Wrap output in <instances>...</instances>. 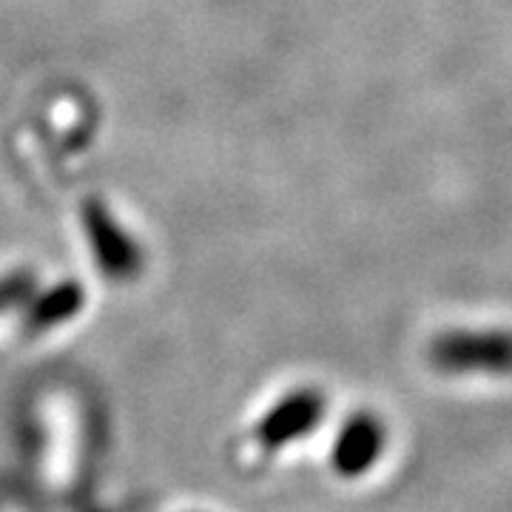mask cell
I'll list each match as a JSON object with an SVG mask.
<instances>
[{
	"instance_id": "1",
	"label": "cell",
	"mask_w": 512,
	"mask_h": 512,
	"mask_svg": "<svg viewBox=\"0 0 512 512\" xmlns=\"http://www.w3.org/2000/svg\"><path fill=\"white\" fill-rule=\"evenodd\" d=\"M430 362L444 373H512L510 330H450L430 345Z\"/></svg>"
},
{
	"instance_id": "5",
	"label": "cell",
	"mask_w": 512,
	"mask_h": 512,
	"mask_svg": "<svg viewBox=\"0 0 512 512\" xmlns=\"http://www.w3.org/2000/svg\"><path fill=\"white\" fill-rule=\"evenodd\" d=\"M29 276H9V279H3L0 282V313L9 311L12 305H18L20 299L29 293Z\"/></svg>"
},
{
	"instance_id": "3",
	"label": "cell",
	"mask_w": 512,
	"mask_h": 512,
	"mask_svg": "<svg viewBox=\"0 0 512 512\" xmlns=\"http://www.w3.org/2000/svg\"><path fill=\"white\" fill-rule=\"evenodd\" d=\"M384 441H387V430L379 416L353 413L333 444V453H330L333 470L342 478L365 476L384 453Z\"/></svg>"
},
{
	"instance_id": "4",
	"label": "cell",
	"mask_w": 512,
	"mask_h": 512,
	"mask_svg": "<svg viewBox=\"0 0 512 512\" xmlns=\"http://www.w3.org/2000/svg\"><path fill=\"white\" fill-rule=\"evenodd\" d=\"M77 308H80V291L74 285H63V288H57L49 296H43L32 308V313H29V330H43L49 328V325H55V322H63Z\"/></svg>"
},
{
	"instance_id": "2",
	"label": "cell",
	"mask_w": 512,
	"mask_h": 512,
	"mask_svg": "<svg viewBox=\"0 0 512 512\" xmlns=\"http://www.w3.org/2000/svg\"><path fill=\"white\" fill-rule=\"evenodd\" d=\"M325 416V396L311 387L293 390L279 404H274L256 427V439L265 450H279L288 441L308 436Z\"/></svg>"
}]
</instances>
